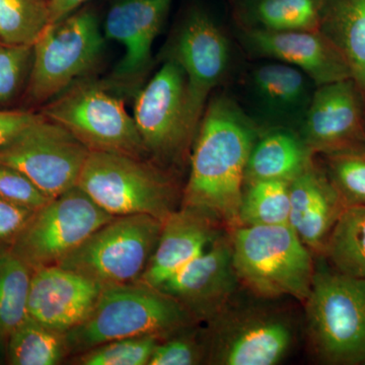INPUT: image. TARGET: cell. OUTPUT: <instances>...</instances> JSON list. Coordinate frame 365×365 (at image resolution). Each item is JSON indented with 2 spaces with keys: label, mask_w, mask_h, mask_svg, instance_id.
Wrapping results in <instances>:
<instances>
[{
  "label": "cell",
  "mask_w": 365,
  "mask_h": 365,
  "mask_svg": "<svg viewBox=\"0 0 365 365\" xmlns=\"http://www.w3.org/2000/svg\"><path fill=\"white\" fill-rule=\"evenodd\" d=\"M325 0H255L252 18L264 30L319 31Z\"/></svg>",
  "instance_id": "28"
},
{
  "label": "cell",
  "mask_w": 365,
  "mask_h": 365,
  "mask_svg": "<svg viewBox=\"0 0 365 365\" xmlns=\"http://www.w3.org/2000/svg\"><path fill=\"white\" fill-rule=\"evenodd\" d=\"M34 271L9 250L0 252V339L11 334L28 317V299Z\"/></svg>",
  "instance_id": "25"
},
{
  "label": "cell",
  "mask_w": 365,
  "mask_h": 365,
  "mask_svg": "<svg viewBox=\"0 0 365 365\" xmlns=\"http://www.w3.org/2000/svg\"><path fill=\"white\" fill-rule=\"evenodd\" d=\"M39 116L40 114L29 111L0 110V148L9 143Z\"/></svg>",
  "instance_id": "36"
},
{
  "label": "cell",
  "mask_w": 365,
  "mask_h": 365,
  "mask_svg": "<svg viewBox=\"0 0 365 365\" xmlns=\"http://www.w3.org/2000/svg\"><path fill=\"white\" fill-rule=\"evenodd\" d=\"M189 326L163 337L151 355L148 365H194L206 355L205 337L188 330Z\"/></svg>",
  "instance_id": "32"
},
{
  "label": "cell",
  "mask_w": 365,
  "mask_h": 365,
  "mask_svg": "<svg viewBox=\"0 0 365 365\" xmlns=\"http://www.w3.org/2000/svg\"><path fill=\"white\" fill-rule=\"evenodd\" d=\"M170 57L181 66L186 76L187 111L197 133L209 95L227 69V37L207 13L192 9L182 21Z\"/></svg>",
  "instance_id": "13"
},
{
  "label": "cell",
  "mask_w": 365,
  "mask_h": 365,
  "mask_svg": "<svg viewBox=\"0 0 365 365\" xmlns=\"http://www.w3.org/2000/svg\"><path fill=\"white\" fill-rule=\"evenodd\" d=\"M162 338L139 336L111 341L81 353L76 364L81 365H148Z\"/></svg>",
  "instance_id": "31"
},
{
  "label": "cell",
  "mask_w": 365,
  "mask_h": 365,
  "mask_svg": "<svg viewBox=\"0 0 365 365\" xmlns=\"http://www.w3.org/2000/svg\"><path fill=\"white\" fill-rule=\"evenodd\" d=\"M91 150L42 114L0 148V165L25 175L50 200L78 186Z\"/></svg>",
  "instance_id": "10"
},
{
  "label": "cell",
  "mask_w": 365,
  "mask_h": 365,
  "mask_svg": "<svg viewBox=\"0 0 365 365\" xmlns=\"http://www.w3.org/2000/svg\"><path fill=\"white\" fill-rule=\"evenodd\" d=\"M93 9L50 24L33 44L26 96L35 104H47L78 81L97 64L105 37Z\"/></svg>",
  "instance_id": "6"
},
{
  "label": "cell",
  "mask_w": 365,
  "mask_h": 365,
  "mask_svg": "<svg viewBox=\"0 0 365 365\" xmlns=\"http://www.w3.org/2000/svg\"><path fill=\"white\" fill-rule=\"evenodd\" d=\"M220 225L215 216L191 206L173 211L163 222L157 247L138 282L160 287L222 235Z\"/></svg>",
  "instance_id": "19"
},
{
  "label": "cell",
  "mask_w": 365,
  "mask_h": 365,
  "mask_svg": "<svg viewBox=\"0 0 365 365\" xmlns=\"http://www.w3.org/2000/svg\"><path fill=\"white\" fill-rule=\"evenodd\" d=\"M323 254L333 270L365 279V206L343 210L327 240Z\"/></svg>",
  "instance_id": "24"
},
{
  "label": "cell",
  "mask_w": 365,
  "mask_h": 365,
  "mask_svg": "<svg viewBox=\"0 0 365 365\" xmlns=\"http://www.w3.org/2000/svg\"><path fill=\"white\" fill-rule=\"evenodd\" d=\"M312 83L304 72L279 61L258 66L250 76L254 104L275 128L300 127L313 98Z\"/></svg>",
  "instance_id": "21"
},
{
  "label": "cell",
  "mask_w": 365,
  "mask_h": 365,
  "mask_svg": "<svg viewBox=\"0 0 365 365\" xmlns=\"http://www.w3.org/2000/svg\"><path fill=\"white\" fill-rule=\"evenodd\" d=\"M90 0H48L50 24L58 23L71 14L76 13Z\"/></svg>",
  "instance_id": "37"
},
{
  "label": "cell",
  "mask_w": 365,
  "mask_h": 365,
  "mask_svg": "<svg viewBox=\"0 0 365 365\" xmlns=\"http://www.w3.org/2000/svg\"><path fill=\"white\" fill-rule=\"evenodd\" d=\"M35 212L32 209L0 198V245H11Z\"/></svg>",
  "instance_id": "35"
},
{
  "label": "cell",
  "mask_w": 365,
  "mask_h": 365,
  "mask_svg": "<svg viewBox=\"0 0 365 365\" xmlns=\"http://www.w3.org/2000/svg\"><path fill=\"white\" fill-rule=\"evenodd\" d=\"M304 304L311 344L322 361L365 364V279L316 272Z\"/></svg>",
  "instance_id": "4"
},
{
  "label": "cell",
  "mask_w": 365,
  "mask_h": 365,
  "mask_svg": "<svg viewBox=\"0 0 365 365\" xmlns=\"http://www.w3.org/2000/svg\"><path fill=\"white\" fill-rule=\"evenodd\" d=\"M239 282L232 237L222 235L157 288L179 302L194 321L209 323L230 304Z\"/></svg>",
  "instance_id": "15"
},
{
  "label": "cell",
  "mask_w": 365,
  "mask_h": 365,
  "mask_svg": "<svg viewBox=\"0 0 365 365\" xmlns=\"http://www.w3.org/2000/svg\"><path fill=\"white\" fill-rule=\"evenodd\" d=\"M364 100L352 78L317 88L299 127L314 155L365 150Z\"/></svg>",
  "instance_id": "14"
},
{
  "label": "cell",
  "mask_w": 365,
  "mask_h": 365,
  "mask_svg": "<svg viewBox=\"0 0 365 365\" xmlns=\"http://www.w3.org/2000/svg\"><path fill=\"white\" fill-rule=\"evenodd\" d=\"M33 45L0 44V106L13 101L30 74Z\"/></svg>",
  "instance_id": "33"
},
{
  "label": "cell",
  "mask_w": 365,
  "mask_h": 365,
  "mask_svg": "<svg viewBox=\"0 0 365 365\" xmlns=\"http://www.w3.org/2000/svg\"><path fill=\"white\" fill-rule=\"evenodd\" d=\"M0 44H1V43H0Z\"/></svg>",
  "instance_id": "38"
},
{
  "label": "cell",
  "mask_w": 365,
  "mask_h": 365,
  "mask_svg": "<svg viewBox=\"0 0 365 365\" xmlns=\"http://www.w3.org/2000/svg\"><path fill=\"white\" fill-rule=\"evenodd\" d=\"M314 162V155L292 129L273 128L257 139L250 153L245 184L264 180L290 182Z\"/></svg>",
  "instance_id": "22"
},
{
  "label": "cell",
  "mask_w": 365,
  "mask_h": 365,
  "mask_svg": "<svg viewBox=\"0 0 365 365\" xmlns=\"http://www.w3.org/2000/svg\"><path fill=\"white\" fill-rule=\"evenodd\" d=\"M163 222L145 215L116 216L58 266L102 287L137 282L157 247Z\"/></svg>",
  "instance_id": "8"
},
{
  "label": "cell",
  "mask_w": 365,
  "mask_h": 365,
  "mask_svg": "<svg viewBox=\"0 0 365 365\" xmlns=\"http://www.w3.org/2000/svg\"><path fill=\"white\" fill-rule=\"evenodd\" d=\"M237 279L257 297H292L304 302L313 285V258L289 225L232 228Z\"/></svg>",
  "instance_id": "3"
},
{
  "label": "cell",
  "mask_w": 365,
  "mask_h": 365,
  "mask_svg": "<svg viewBox=\"0 0 365 365\" xmlns=\"http://www.w3.org/2000/svg\"><path fill=\"white\" fill-rule=\"evenodd\" d=\"M256 124L235 101H208L197 130L184 206L206 211L223 225H239L245 173L258 139Z\"/></svg>",
  "instance_id": "1"
},
{
  "label": "cell",
  "mask_w": 365,
  "mask_h": 365,
  "mask_svg": "<svg viewBox=\"0 0 365 365\" xmlns=\"http://www.w3.org/2000/svg\"><path fill=\"white\" fill-rule=\"evenodd\" d=\"M66 335L28 318L7 339V359L14 365H55L68 354Z\"/></svg>",
  "instance_id": "26"
},
{
  "label": "cell",
  "mask_w": 365,
  "mask_h": 365,
  "mask_svg": "<svg viewBox=\"0 0 365 365\" xmlns=\"http://www.w3.org/2000/svg\"><path fill=\"white\" fill-rule=\"evenodd\" d=\"M247 186L240 207L237 227L289 225V182L264 180Z\"/></svg>",
  "instance_id": "27"
},
{
  "label": "cell",
  "mask_w": 365,
  "mask_h": 365,
  "mask_svg": "<svg viewBox=\"0 0 365 365\" xmlns=\"http://www.w3.org/2000/svg\"><path fill=\"white\" fill-rule=\"evenodd\" d=\"M0 198L35 211L50 201L25 175L4 165H0Z\"/></svg>",
  "instance_id": "34"
},
{
  "label": "cell",
  "mask_w": 365,
  "mask_h": 365,
  "mask_svg": "<svg viewBox=\"0 0 365 365\" xmlns=\"http://www.w3.org/2000/svg\"><path fill=\"white\" fill-rule=\"evenodd\" d=\"M48 25V0H0L1 44L33 45Z\"/></svg>",
  "instance_id": "29"
},
{
  "label": "cell",
  "mask_w": 365,
  "mask_h": 365,
  "mask_svg": "<svg viewBox=\"0 0 365 365\" xmlns=\"http://www.w3.org/2000/svg\"><path fill=\"white\" fill-rule=\"evenodd\" d=\"M133 119L146 153L160 160H177L195 138L187 111L186 76L168 59L136 96Z\"/></svg>",
  "instance_id": "11"
},
{
  "label": "cell",
  "mask_w": 365,
  "mask_h": 365,
  "mask_svg": "<svg viewBox=\"0 0 365 365\" xmlns=\"http://www.w3.org/2000/svg\"><path fill=\"white\" fill-rule=\"evenodd\" d=\"M102 289L95 281L58 265L38 269L31 280L28 317L66 333L85 321Z\"/></svg>",
  "instance_id": "18"
},
{
  "label": "cell",
  "mask_w": 365,
  "mask_h": 365,
  "mask_svg": "<svg viewBox=\"0 0 365 365\" xmlns=\"http://www.w3.org/2000/svg\"><path fill=\"white\" fill-rule=\"evenodd\" d=\"M319 31L342 53L365 98V0H325Z\"/></svg>",
  "instance_id": "23"
},
{
  "label": "cell",
  "mask_w": 365,
  "mask_h": 365,
  "mask_svg": "<svg viewBox=\"0 0 365 365\" xmlns=\"http://www.w3.org/2000/svg\"><path fill=\"white\" fill-rule=\"evenodd\" d=\"M175 0H118L106 16L104 35L124 46L114 71L120 85L129 86L150 68L151 49Z\"/></svg>",
  "instance_id": "17"
},
{
  "label": "cell",
  "mask_w": 365,
  "mask_h": 365,
  "mask_svg": "<svg viewBox=\"0 0 365 365\" xmlns=\"http://www.w3.org/2000/svg\"><path fill=\"white\" fill-rule=\"evenodd\" d=\"M78 186L113 216L145 215L163 220L176 210V187L143 158L91 151Z\"/></svg>",
  "instance_id": "5"
},
{
  "label": "cell",
  "mask_w": 365,
  "mask_h": 365,
  "mask_svg": "<svg viewBox=\"0 0 365 365\" xmlns=\"http://www.w3.org/2000/svg\"><path fill=\"white\" fill-rule=\"evenodd\" d=\"M176 300L143 283L103 287L85 321L64 333L69 353H83L111 341L139 336L163 338L191 325Z\"/></svg>",
  "instance_id": "2"
},
{
  "label": "cell",
  "mask_w": 365,
  "mask_h": 365,
  "mask_svg": "<svg viewBox=\"0 0 365 365\" xmlns=\"http://www.w3.org/2000/svg\"><path fill=\"white\" fill-rule=\"evenodd\" d=\"M42 115L66 127L91 151L137 158L148 155L133 116L105 83H74L48 102Z\"/></svg>",
  "instance_id": "7"
},
{
  "label": "cell",
  "mask_w": 365,
  "mask_h": 365,
  "mask_svg": "<svg viewBox=\"0 0 365 365\" xmlns=\"http://www.w3.org/2000/svg\"><path fill=\"white\" fill-rule=\"evenodd\" d=\"M244 38L254 54L299 69L317 86L352 78L342 53L321 31L276 32L253 26Z\"/></svg>",
  "instance_id": "16"
},
{
  "label": "cell",
  "mask_w": 365,
  "mask_h": 365,
  "mask_svg": "<svg viewBox=\"0 0 365 365\" xmlns=\"http://www.w3.org/2000/svg\"><path fill=\"white\" fill-rule=\"evenodd\" d=\"M209 324L206 356L213 364H277L294 338L282 317L260 309L232 311L227 306Z\"/></svg>",
  "instance_id": "12"
},
{
  "label": "cell",
  "mask_w": 365,
  "mask_h": 365,
  "mask_svg": "<svg viewBox=\"0 0 365 365\" xmlns=\"http://www.w3.org/2000/svg\"><path fill=\"white\" fill-rule=\"evenodd\" d=\"M289 225L313 251L323 254L334 225L345 209L324 170L312 163L289 182Z\"/></svg>",
  "instance_id": "20"
},
{
  "label": "cell",
  "mask_w": 365,
  "mask_h": 365,
  "mask_svg": "<svg viewBox=\"0 0 365 365\" xmlns=\"http://www.w3.org/2000/svg\"><path fill=\"white\" fill-rule=\"evenodd\" d=\"M114 217L76 186L36 210L9 250L33 271L58 265Z\"/></svg>",
  "instance_id": "9"
},
{
  "label": "cell",
  "mask_w": 365,
  "mask_h": 365,
  "mask_svg": "<svg viewBox=\"0 0 365 365\" xmlns=\"http://www.w3.org/2000/svg\"><path fill=\"white\" fill-rule=\"evenodd\" d=\"M324 172L343 205L365 206V150L322 155Z\"/></svg>",
  "instance_id": "30"
}]
</instances>
